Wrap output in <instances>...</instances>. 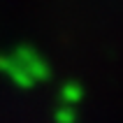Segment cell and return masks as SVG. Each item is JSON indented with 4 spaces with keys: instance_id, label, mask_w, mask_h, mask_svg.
Returning a JSON list of instances; mask_svg holds the SVG:
<instances>
[{
    "instance_id": "6da1fadb",
    "label": "cell",
    "mask_w": 123,
    "mask_h": 123,
    "mask_svg": "<svg viewBox=\"0 0 123 123\" xmlns=\"http://www.w3.org/2000/svg\"><path fill=\"white\" fill-rule=\"evenodd\" d=\"M14 58L28 70V74L33 77L35 84H42V81H49L51 79V68L49 63L40 56V51L30 44H19L14 49Z\"/></svg>"
},
{
    "instance_id": "3957f363",
    "label": "cell",
    "mask_w": 123,
    "mask_h": 123,
    "mask_svg": "<svg viewBox=\"0 0 123 123\" xmlns=\"http://www.w3.org/2000/svg\"><path fill=\"white\" fill-rule=\"evenodd\" d=\"M58 95H61V102L65 105H79L84 100V86L79 81H65L61 86V91H58Z\"/></svg>"
},
{
    "instance_id": "277c9868",
    "label": "cell",
    "mask_w": 123,
    "mask_h": 123,
    "mask_svg": "<svg viewBox=\"0 0 123 123\" xmlns=\"http://www.w3.org/2000/svg\"><path fill=\"white\" fill-rule=\"evenodd\" d=\"M54 118L56 123H77V107L61 102V107L54 111Z\"/></svg>"
},
{
    "instance_id": "7a4b0ae2",
    "label": "cell",
    "mask_w": 123,
    "mask_h": 123,
    "mask_svg": "<svg viewBox=\"0 0 123 123\" xmlns=\"http://www.w3.org/2000/svg\"><path fill=\"white\" fill-rule=\"evenodd\" d=\"M0 74H5L14 86H19V88H23V91L35 86L33 77L28 74V70L14 58V54H0Z\"/></svg>"
}]
</instances>
